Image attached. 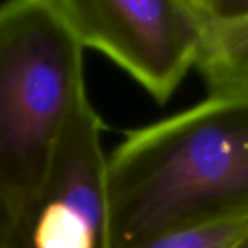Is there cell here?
Returning a JSON list of instances; mask_svg holds the SVG:
<instances>
[{"label": "cell", "mask_w": 248, "mask_h": 248, "mask_svg": "<svg viewBox=\"0 0 248 248\" xmlns=\"http://www.w3.org/2000/svg\"><path fill=\"white\" fill-rule=\"evenodd\" d=\"M234 248H248V238H245V240L241 241V243H238Z\"/></svg>", "instance_id": "obj_7"}, {"label": "cell", "mask_w": 248, "mask_h": 248, "mask_svg": "<svg viewBox=\"0 0 248 248\" xmlns=\"http://www.w3.org/2000/svg\"><path fill=\"white\" fill-rule=\"evenodd\" d=\"M83 51L56 0L0 5V248L41 189L87 93Z\"/></svg>", "instance_id": "obj_2"}, {"label": "cell", "mask_w": 248, "mask_h": 248, "mask_svg": "<svg viewBox=\"0 0 248 248\" xmlns=\"http://www.w3.org/2000/svg\"><path fill=\"white\" fill-rule=\"evenodd\" d=\"M248 238V211L172 224L123 248H234Z\"/></svg>", "instance_id": "obj_6"}, {"label": "cell", "mask_w": 248, "mask_h": 248, "mask_svg": "<svg viewBox=\"0 0 248 248\" xmlns=\"http://www.w3.org/2000/svg\"><path fill=\"white\" fill-rule=\"evenodd\" d=\"M199 29L196 68L209 99L248 97V2L190 0Z\"/></svg>", "instance_id": "obj_5"}, {"label": "cell", "mask_w": 248, "mask_h": 248, "mask_svg": "<svg viewBox=\"0 0 248 248\" xmlns=\"http://www.w3.org/2000/svg\"><path fill=\"white\" fill-rule=\"evenodd\" d=\"M116 248L182 221L248 211V97L128 131L107 155Z\"/></svg>", "instance_id": "obj_1"}, {"label": "cell", "mask_w": 248, "mask_h": 248, "mask_svg": "<svg viewBox=\"0 0 248 248\" xmlns=\"http://www.w3.org/2000/svg\"><path fill=\"white\" fill-rule=\"evenodd\" d=\"M4 248H116L102 121L89 93L73 109L46 180Z\"/></svg>", "instance_id": "obj_3"}, {"label": "cell", "mask_w": 248, "mask_h": 248, "mask_svg": "<svg viewBox=\"0 0 248 248\" xmlns=\"http://www.w3.org/2000/svg\"><path fill=\"white\" fill-rule=\"evenodd\" d=\"M83 46L102 53L165 104L196 68L199 29L190 0H56Z\"/></svg>", "instance_id": "obj_4"}]
</instances>
